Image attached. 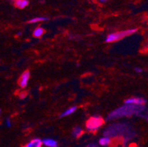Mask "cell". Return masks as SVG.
<instances>
[{"instance_id": "6da1fadb", "label": "cell", "mask_w": 148, "mask_h": 147, "mask_svg": "<svg viewBox=\"0 0 148 147\" xmlns=\"http://www.w3.org/2000/svg\"><path fill=\"white\" fill-rule=\"evenodd\" d=\"M145 109V107L144 105L136 106V105H125L124 106H122V107L111 112L108 116V119H117V118H122V117L130 116L133 115L140 116L142 112H144Z\"/></svg>"}, {"instance_id": "7a4b0ae2", "label": "cell", "mask_w": 148, "mask_h": 147, "mask_svg": "<svg viewBox=\"0 0 148 147\" xmlns=\"http://www.w3.org/2000/svg\"><path fill=\"white\" fill-rule=\"evenodd\" d=\"M137 32L136 28H133V29H126V30L120 31V32H113L109 34L108 36L106 37V42L107 43H114L119 41V40H122L124 38H126L129 36L134 34Z\"/></svg>"}, {"instance_id": "3957f363", "label": "cell", "mask_w": 148, "mask_h": 147, "mask_svg": "<svg viewBox=\"0 0 148 147\" xmlns=\"http://www.w3.org/2000/svg\"><path fill=\"white\" fill-rule=\"evenodd\" d=\"M103 124H104V121L103 118L99 116H93L87 121L86 127L88 131L91 133H95L103 126Z\"/></svg>"}, {"instance_id": "277c9868", "label": "cell", "mask_w": 148, "mask_h": 147, "mask_svg": "<svg viewBox=\"0 0 148 147\" xmlns=\"http://www.w3.org/2000/svg\"><path fill=\"white\" fill-rule=\"evenodd\" d=\"M146 102V99H145L144 98H141V97H130V98L127 99L125 101V105H136V106L145 105Z\"/></svg>"}, {"instance_id": "5b68a950", "label": "cell", "mask_w": 148, "mask_h": 147, "mask_svg": "<svg viewBox=\"0 0 148 147\" xmlns=\"http://www.w3.org/2000/svg\"><path fill=\"white\" fill-rule=\"evenodd\" d=\"M29 78H30V73L29 71H25V72L22 73V75H21L19 78V81H18V84H19L20 87L22 88H25L27 86L28 83H29Z\"/></svg>"}, {"instance_id": "8992f818", "label": "cell", "mask_w": 148, "mask_h": 147, "mask_svg": "<svg viewBox=\"0 0 148 147\" xmlns=\"http://www.w3.org/2000/svg\"><path fill=\"white\" fill-rule=\"evenodd\" d=\"M42 141L39 138H35L27 143L23 147H42Z\"/></svg>"}, {"instance_id": "52a82bcc", "label": "cell", "mask_w": 148, "mask_h": 147, "mask_svg": "<svg viewBox=\"0 0 148 147\" xmlns=\"http://www.w3.org/2000/svg\"><path fill=\"white\" fill-rule=\"evenodd\" d=\"M43 145L47 147H58V142L52 138H46L42 141Z\"/></svg>"}, {"instance_id": "ba28073f", "label": "cell", "mask_w": 148, "mask_h": 147, "mask_svg": "<svg viewBox=\"0 0 148 147\" xmlns=\"http://www.w3.org/2000/svg\"><path fill=\"white\" fill-rule=\"evenodd\" d=\"M28 5H29L28 0H15L14 1V5L19 9H24L27 6H28Z\"/></svg>"}, {"instance_id": "9c48e42d", "label": "cell", "mask_w": 148, "mask_h": 147, "mask_svg": "<svg viewBox=\"0 0 148 147\" xmlns=\"http://www.w3.org/2000/svg\"><path fill=\"white\" fill-rule=\"evenodd\" d=\"M111 137H108V136H105V137H101L100 139L99 140V145L102 146H108L111 144Z\"/></svg>"}, {"instance_id": "30bf717a", "label": "cell", "mask_w": 148, "mask_h": 147, "mask_svg": "<svg viewBox=\"0 0 148 147\" xmlns=\"http://www.w3.org/2000/svg\"><path fill=\"white\" fill-rule=\"evenodd\" d=\"M76 110H77L76 106H73V107H69V108L66 109L64 113H62L61 114H60V117H61V118H64V117L69 116L73 114Z\"/></svg>"}, {"instance_id": "8fae6325", "label": "cell", "mask_w": 148, "mask_h": 147, "mask_svg": "<svg viewBox=\"0 0 148 147\" xmlns=\"http://www.w3.org/2000/svg\"><path fill=\"white\" fill-rule=\"evenodd\" d=\"M44 29H43L42 27H37L36 29H35V30L33 31V36H34L35 38H41V36L44 35Z\"/></svg>"}, {"instance_id": "7c38bea8", "label": "cell", "mask_w": 148, "mask_h": 147, "mask_svg": "<svg viewBox=\"0 0 148 147\" xmlns=\"http://www.w3.org/2000/svg\"><path fill=\"white\" fill-rule=\"evenodd\" d=\"M83 133V130L80 126H76L72 130V135L75 137H79Z\"/></svg>"}, {"instance_id": "4fadbf2b", "label": "cell", "mask_w": 148, "mask_h": 147, "mask_svg": "<svg viewBox=\"0 0 148 147\" xmlns=\"http://www.w3.org/2000/svg\"><path fill=\"white\" fill-rule=\"evenodd\" d=\"M49 20V18H47V17H42V16H40V17H36V18H33L32 19L29 20L28 21V23L29 24H35V23H38L41 22V21H44Z\"/></svg>"}, {"instance_id": "5bb4252c", "label": "cell", "mask_w": 148, "mask_h": 147, "mask_svg": "<svg viewBox=\"0 0 148 147\" xmlns=\"http://www.w3.org/2000/svg\"><path fill=\"white\" fill-rule=\"evenodd\" d=\"M5 125L7 126V127H10L12 126L11 120L10 118H7L6 121H5Z\"/></svg>"}, {"instance_id": "9a60e30c", "label": "cell", "mask_w": 148, "mask_h": 147, "mask_svg": "<svg viewBox=\"0 0 148 147\" xmlns=\"http://www.w3.org/2000/svg\"><path fill=\"white\" fill-rule=\"evenodd\" d=\"M135 71L136 73H138V74H141V73L143 72V71H142V68H135Z\"/></svg>"}, {"instance_id": "2e32d148", "label": "cell", "mask_w": 148, "mask_h": 147, "mask_svg": "<svg viewBox=\"0 0 148 147\" xmlns=\"http://www.w3.org/2000/svg\"><path fill=\"white\" fill-rule=\"evenodd\" d=\"M99 2H101V3H104V2H106L108 1V0H98Z\"/></svg>"}, {"instance_id": "e0dca14e", "label": "cell", "mask_w": 148, "mask_h": 147, "mask_svg": "<svg viewBox=\"0 0 148 147\" xmlns=\"http://www.w3.org/2000/svg\"><path fill=\"white\" fill-rule=\"evenodd\" d=\"M117 145H118V146H116V147H122L121 144H117Z\"/></svg>"}, {"instance_id": "ac0fdd59", "label": "cell", "mask_w": 148, "mask_h": 147, "mask_svg": "<svg viewBox=\"0 0 148 147\" xmlns=\"http://www.w3.org/2000/svg\"><path fill=\"white\" fill-rule=\"evenodd\" d=\"M1 113H2V111H1V110H0V115H1Z\"/></svg>"}]
</instances>
